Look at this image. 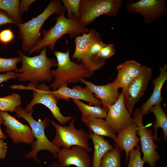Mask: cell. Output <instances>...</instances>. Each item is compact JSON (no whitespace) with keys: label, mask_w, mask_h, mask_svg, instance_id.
I'll list each match as a JSON object with an SVG mask.
<instances>
[{"label":"cell","mask_w":167,"mask_h":167,"mask_svg":"<svg viewBox=\"0 0 167 167\" xmlns=\"http://www.w3.org/2000/svg\"><path fill=\"white\" fill-rule=\"evenodd\" d=\"M122 5L121 0H81L79 22L86 26L102 15L115 17Z\"/></svg>","instance_id":"ba28073f"},{"label":"cell","mask_w":167,"mask_h":167,"mask_svg":"<svg viewBox=\"0 0 167 167\" xmlns=\"http://www.w3.org/2000/svg\"><path fill=\"white\" fill-rule=\"evenodd\" d=\"M54 53L57 61L58 68L51 70L54 81L49 87L53 91L64 84L80 82L82 79L90 77L94 74V72L81 64L71 60L69 48L66 52L54 50Z\"/></svg>","instance_id":"277c9868"},{"label":"cell","mask_w":167,"mask_h":167,"mask_svg":"<svg viewBox=\"0 0 167 167\" xmlns=\"http://www.w3.org/2000/svg\"><path fill=\"white\" fill-rule=\"evenodd\" d=\"M121 151L116 145L105 153L101 159L99 167H122Z\"/></svg>","instance_id":"484cf974"},{"label":"cell","mask_w":167,"mask_h":167,"mask_svg":"<svg viewBox=\"0 0 167 167\" xmlns=\"http://www.w3.org/2000/svg\"><path fill=\"white\" fill-rule=\"evenodd\" d=\"M16 78L15 73L11 71L8 72L3 74H0V84L4 82L7 81L10 79Z\"/></svg>","instance_id":"e575fe53"},{"label":"cell","mask_w":167,"mask_h":167,"mask_svg":"<svg viewBox=\"0 0 167 167\" xmlns=\"http://www.w3.org/2000/svg\"><path fill=\"white\" fill-rule=\"evenodd\" d=\"M88 131L89 138L92 139L94 148L92 158V167H99L103 155L114 147L108 141L105 139L103 137L93 134L89 130Z\"/></svg>","instance_id":"7402d4cb"},{"label":"cell","mask_w":167,"mask_h":167,"mask_svg":"<svg viewBox=\"0 0 167 167\" xmlns=\"http://www.w3.org/2000/svg\"><path fill=\"white\" fill-rule=\"evenodd\" d=\"M149 111L152 113L156 118V122L153 125L155 129V134L153 135L155 140H160L157 137V129L160 127L163 131V138L166 141L167 139V117L162 108L161 103L156 104L151 107Z\"/></svg>","instance_id":"603a6c76"},{"label":"cell","mask_w":167,"mask_h":167,"mask_svg":"<svg viewBox=\"0 0 167 167\" xmlns=\"http://www.w3.org/2000/svg\"><path fill=\"white\" fill-rule=\"evenodd\" d=\"M75 118L74 117L68 126H62L53 121L51 123L55 130V135L51 142L54 146L60 149L70 148L74 145L82 147L88 152L92 150L89 143L88 134L84 129H77L75 126Z\"/></svg>","instance_id":"52a82bcc"},{"label":"cell","mask_w":167,"mask_h":167,"mask_svg":"<svg viewBox=\"0 0 167 167\" xmlns=\"http://www.w3.org/2000/svg\"><path fill=\"white\" fill-rule=\"evenodd\" d=\"M49 167H65L61 165L58 161H55Z\"/></svg>","instance_id":"f35d334b"},{"label":"cell","mask_w":167,"mask_h":167,"mask_svg":"<svg viewBox=\"0 0 167 167\" xmlns=\"http://www.w3.org/2000/svg\"><path fill=\"white\" fill-rule=\"evenodd\" d=\"M167 65L165 64L159 68L160 73L158 77L152 81L154 86L153 92L149 99L140 108V112L142 116L148 113L152 107L163 101L161 96V90L165 82L167 79Z\"/></svg>","instance_id":"ffe728a7"},{"label":"cell","mask_w":167,"mask_h":167,"mask_svg":"<svg viewBox=\"0 0 167 167\" xmlns=\"http://www.w3.org/2000/svg\"><path fill=\"white\" fill-rule=\"evenodd\" d=\"M88 152L83 147L77 145L70 148H61L58 152V162L62 166L73 165L77 167H91Z\"/></svg>","instance_id":"9a60e30c"},{"label":"cell","mask_w":167,"mask_h":167,"mask_svg":"<svg viewBox=\"0 0 167 167\" xmlns=\"http://www.w3.org/2000/svg\"><path fill=\"white\" fill-rule=\"evenodd\" d=\"M102 40L85 38L80 40L76 47L75 53L81 61V64L93 72L100 70L105 64V60L96 56L99 52L107 45Z\"/></svg>","instance_id":"9c48e42d"},{"label":"cell","mask_w":167,"mask_h":167,"mask_svg":"<svg viewBox=\"0 0 167 167\" xmlns=\"http://www.w3.org/2000/svg\"><path fill=\"white\" fill-rule=\"evenodd\" d=\"M8 24H17L6 12L0 10V26Z\"/></svg>","instance_id":"d6a6232c"},{"label":"cell","mask_w":167,"mask_h":167,"mask_svg":"<svg viewBox=\"0 0 167 167\" xmlns=\"http://www.w3.org/2000/svg\"><path fill=\"white\" fill-rule=\"evenodd\" d=\"M0 147L2 148H4L7 149V146L6 143L4 142V141L0 138Z\"/></svg>","instance_id":"74e56055"},{"label":"cell","mask_w":167,"mask_h":167,"mask_svg":"<svg viewBox=\"0 0 167 167\" xmlns=\"http://www.w3.org/2000/svg\"><path fill=\"white\" fill-rule=\"evenodd\" d=\"M73 100L81 113V118L89 116L101 119L106 118L107 112L104 108L90 106L78 100Z\"/></svg>","instance_id":"cb8c5ba5"},{"label":"cell","mask_w":167,"mask_h":167,"mask_svg":"<svg viewBox=\"0 0 167 167\" xmlns=\"http://www.w3.org/2000/svg\"><path fill=\"white\" fill-rule=\"evenodd\" d=\"M3 122V120L0 116V138L2 140L5 139L6 138V135L3 133L1 128V125L2 123Z\"/></svg>","instance_id":"8d00e7d4"},{"label":"cell","mask_w":167,"mask_h":167,"mask_svg":"<svg viewBox=\"0 0 167 167\" xmlns=\"http://www.w3.org/2000/svg\"><path fill=\"white\" fill-rule=\"evenodd\" d=\"M36 1L35 0H22L20 1L19 11L20 15L27 12L29 6Z\"/></svg>","instance_id":"836d02e7"},{"label":"cell","mask_w":167,"mask_h":167,"mask_svg":"<svg viewBox=\"0 0 167 167\" xmlns=\"http://www.w3.org/2000/svg\"><path fill=\"white\" fill-rule=\"evenodd\" d=\"M15 37L11 29H3L0 32V42L6 45L11 42Z\"/></svg>","instance_id":"1f68e13d"},{"label":"cell","mask_w":167,"mask_h":167,"mask_svg":"<svg viewBox=\"0 0 167 167\" xmlns=\"http://www.w3.org/2000/svg\"><path fill=\"white\" fill-rule=\"evenodd\" d=\"M141 65L133 60H127L116 67L118 74L113 82L118 88H125L139 73Z\"/></svg>","instance_id":"d6986e66"},{"label":"cell","mask_w":167,"mask_h":167,"mask_svg":"<svg viewBox=\"0 0 167 167\" xmlns=\"http://www.w3.org/2000/svg\"><path fill=\"white\" fill-rule=\"evenodd\" d=\"M66 11L65 9L60 15L55 18L56 22L54 26L42 31L43 38L29 51V55L34 52L38 53L47 46L54 51L56 42L65 34H69L70 37L73 38L81 34L88 32L89 29L81 24L79 19L74 17L66 18L65 16Z\"/></svg>","instance_id":"7a4b0ae2"},{"label":"cell","mask_w":167,"mask_h":167,"mask_svg":"<svg viewBox=\"0 0 167 167\" xmlns=\"http://www.w3.org/2000/svg\"><path fill=\"white\" fill-rule=\"evenodd\" d=\"M53 92L58 101L62 99L68 101L72 99L83 100L95 106L101 107L102 105L101 101L95 97L92 92L86 86L83 88L77 85L70 88L67 84H64Z\"/></svg>","instance_id":"2e32d148"},{"label":"cell","mask_w":167,"mask_h":167,"mask_svg":"<svg viewBox=\"0 0 167 167\" xmlns=\"http://www.w3.org/2000/svg\"><path fill=\"white\" fill-rule=\"evenodd\" d=\"M138 129L135 123L118 132L116 136L114 145L118 147L121 152L125 151L126 164L129 160L130 152L138 146L140 141V138L136 135Z\"/></svg>","instance_id":"ac0fdd59"},{"label":"cell","mask_w":167,"mask_h":167,"mask_svg":"<svg viewBox=\"0 0 167 167\" xmlns=\"http://www.w3.org/2000/svg\"><path fill=\"white\" fill-rule=\"evenodd\" d=\"M133 115V119L138 127L136 134L139 135L141 141V150L143 154L142 161L143 164L147 163L150 167H156V162L160 156L156 150L158 147L154 141L152 130L143 125V116L139 108L135 110Z\"/></svg>","instance_id":"8fae6325"},{"label":"cell","mask_w":167,"mask_h":167,"mask_svg":"<svg viewBox=\"0 0 167 167\" xmlns=\"http://www.w3.org/2000/svg\"><path fill=\"white\" fill-rule=\"evenodd\" d=\"M61 1L67 12V18L74 17L79 19L81 0H62Z\"/></svg>","instance_id":"83f0119b"},{"label":"cell","mask_w":167,"mask_h":167,"mask_svg":"<svg viewBox=\"0 0 167 167\" xmlns=\"http://www.w3.org/2000/svg\"><path fill=\"white\" fill-rule=\"evenodd\" d=\"M82 122L89 130L95 135L109 137L115 142L116 139V132L108 125L107 121L101 118L89 116L81 118Z\"/></svg>","instance_id":"44dd1931"},{"label":"cell","mask_w":167,"mask_h":167,"mask_svg":"<svg viewBox=\"0 0 167 167\" xmlns=\"http://www.w3.org/2000/svg\"><path fill=\"white\" fill-rule=\"evenodd\" d=\"M115 52V49L114 45L113 44H107V45L102 48L96 54V56L101 59L105 60L109 59Z\"/></svg>","instance_id":"4dcf8cb0"},{"label":"cell","mask_w":167,"mask_h":167,"mask_svg":"<svg viewBox=\"0 0 167 167\" xmlns=\"http://www.w3.org/2000/svg\"><path fill=\"white\" fill-rule=\"evenodd\" d=\"M80 82L85 85L100 99L107 113L109 107L114 104L119 98L118 88L113 81L103 85H95L84 79H82Z\"/></svg>","instance_id":"e0dca14e"},{"label":"cell","mask_w":167,"mask_h":167,"mask_svg":"<svg viewBox=\"0 0 167 167\" xmlns=\"http://www.w3.org/2000/svg\"><path fill=\"white\" fill-rule=\"evenodd\" d=\"M20 1L19 0H0V10L6 12L17 24L22 22L19 11Z\"/></svg>","instance_id":"d4e9b609"},{"label":"cell","mask_w":167,"mask_h":167,"mask_svg":"<svg viewBox=\"0 0 167 167\" xmlns=\"http://www.w3.org/2000/svg\"><path fill=\"white\" fill-rule=\"evenodd\" d=\"M140 146L138 145L129 154V162L127 167H143L141 157Z\"/></svg>","instance_id":"f546056e"},{"label":"cell","mask_w":167,"mask_h":167,"mask_svg":"<svg viewBox=\"0 0 167 167\" xmlns=\"http://www.w3.org/2000/svg\"><path fill=\"white\" fill-rule=\"evenodd\" d=\"M65 9L61 1H50L44 11L37 17L23 23L17 24L19 30L17 35L22 40V50L28 52L41 39V29L47 19L51 15H60Z\"/></svg>","instance_id":"3957f363"},{"label":"cell","mask_w":167,"mask_h":167,"mask_svg":"<svg viewBox=\"0 0 167 167\" xmlns=\"http://www.w3.org/2000/svg\"><path fill=\"white\" fill-rule=\"evenodd\" d=\"M46 49L47 47L44 48L39 55L32 57L27 56L21 51H18L22 66L14 73L18 81H28L37 85L40 82H50L54 79L50 69L53 66H57V61L56 58L47 57Z\"/></svg>","instance_id":"6da1fadb"},{"label":"cell","mask_w":167,"mask_h":167,"mask_svg":"<svg viewBox=\"0 0 167 167\" xmlns=\"http://www.w3.org/2000/svg\"><path fill=\"white\" fill-rule=\"evenodd\" d=\"M8 136L15 143L32 144L35 138L30 126L20 122L6 112L0 111Z\"/></svg>","instance_id":"4fadbf2b"},{"label":"cell","mask_w":167,"mask_h":167,"mask_svg":"<svg viewBox=\"0 0 167 167\" xmlns=\"http://www.w3.org/2000/svg\"><path fill=\"white\" fill-rule=\"evenodd\" d=\"M152 75V69L141 66L139 74L134 78L122 92L126 109L131 115L135 104L143 95Z\"/></svg>","instance_id":"30bf717a"},{"label":"cell","mask_w":167,"mask_h":167,"mask_svg":"<svg viewBox=\"0 0 167 167\" xmlns=\"http://www.w3.org/2000/svg\"><path fill=\"white\" fill-rule=\"evenodd\" d=\"M105 118L108 125L117 133L135 123L126 109L122 92L118 100L109 107Z\"/></svg>","instance_id":"5bb4252c"},{"label":"cell","mask_w":167,"mask_h":167,"mask_svg":"<svg viewBox=\"0 0 167 167\" xmlns=\"http://www.w3.org/2000/svg\"><path fill=\"white\" fill-rule=\"evenodd\" d=\"M20 62L19 57L10 58L0 57V72L15 71L18 69L17 64Z\"/></svg>","instance_id":"f1b7e54d"},{"label":"cell","mask_w":167,"mask_h":167,"mask_svg":"<svg viewBox=\"0 0 167 167\" xmlns=\"http://www.w3.org/2000/svg\"><path fill=\"white\" fill-rule=\"evenodd\" d=\"M165 2V0H140L127 3L126 8L128 12L142 15L143 22L149 24L166 14Z\"/></svg>","instance_id":"7c38bea8"},{"label":"cell","mask_w":167,"mask_h":167,"mask_svg":"<svg viewBox=\"0 0 167 167\" xmlns=\"http://www.w3.org/2000/svg\"><path fill=\"white\" fill-rule=\"evenodd\" d=\"M12 89L31 90L33 97L31 101L24 109L27 112L31 111L37 104H41L46 106L51 111L53 117L62 125H65L72 119L71 116H65L60 112L57 106L58 100L50 89L49 86L45 84L34 85L30 83L27 86L13 85L9 87Z\"/></svg>","instance_id":"8992f818"},{"label":"cell","mask_w":167,"mask_h":167,"mask_svg":"<svg viewBox=\"0 0 167 167\" xmlns=\"http://www.w3.org/2000/svg\"><path fill=\"white\" fill-rule=\"evenodd\" d=\"M22 104L21 96L19 94L13 93L10 95L0 97V111L15 112L17 108Z\"/></svg>","instance_id":"4316f807"},{"label":"cell","mask_w":167,"mask_h":167,"mask_svg":"<svg viewBox=\"0 0 167 167\" xmlns=\"http://www.w3.org/2000/svg\"><path fill=\"white\" fill-rule=\"evenodd\" d=\"M7 151V149L0 147V161L5 157Z\"/></svg>","instance_id":"d590c367"},{"label":"cell","mask_w":167,"mask_h":167,"mask_svg":"<svg viewBox=\"0 0 167 167\" xmlns=\"http://www.w3.org/2000/svg\"><path fill=\"white\" fill-rule=\"evenodd\" d=\"M33 109L27 112L20 106L15 110L16 115L18 118H23L29 124L36 140L32 144V150L26 154L24 157L27 159H34L37 163L39 161L37 157L38 152L43 150L49 151L54 157L57 158L60 149L53 144L46 137L45 130L49 126L50 119L46 118L43 120L39 119L36 120L32 116Z\"/></svg>","instance_id":"5b68a950"}]
</instances>
